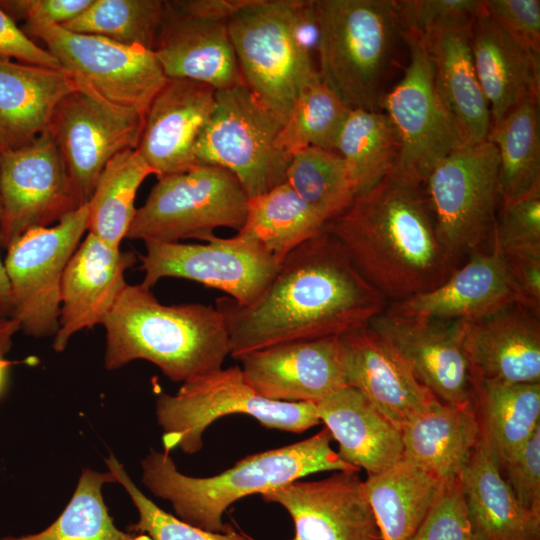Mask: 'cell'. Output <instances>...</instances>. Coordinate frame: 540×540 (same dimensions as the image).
<instances>
[{"mask_svg": "<svg viewBox=\"0 0 540 540\" xmlns=\"http://www.w3.org/2000/svg\"><path fill=\"white\" fill-rule=\"evenodd\" d=\"M386 300L323 229L285 257L255 302L240 305L222 296L215 307L226 323L229 355L238 359L265 347L366 327L386 309Z\"/></svg>", "mask_w": 540, "mask_h": 540, "instance_id": "6da1fadb", "label": "cell"}, {"mask_svg": "<svg viewBox=\"0 0 540 540\" xmlns=\"http://www.w3.org/2000/svg\"><path fill=\"white\" fill-rule=\"evenodd\" d=\"M422 187L389 173L324 226L362 277L393 302L439 286L458 265L437 236Z\"/></svg>", "mask_w": 540, "mask_h": 540, "instance_id": "7a4b0ae2", "label": "cell"}, {"mask_svg": "<svg viewBox=\"0 0 540 540\" xmlns=\"http://www.w3.org/2000/svg\"><path fill=\"white\" fill-rule=\"evenodd\" d=\"M103 326L108 370L142 359L184 383L222 368L230 354L226 323L216 307L164 305L142 283L126 285Z\"/></svg>", "mask_w": 540, "mask_h": 540, "instance_id": "3957f363", "label": "cell"}, {"mask_svg": "<svg viewBox=\"0 0 540 540\" xmlns=\"http://www.w3.org/2000/svg\"><path fill=\"white\" fill-rule=\"evenodd\" d=\"M327 428L294 444L247 456L211 477L178 471L168 452L151 450L142 461V480L156 496L171 502L179 519L210 532L231 528L223 522L227 508L253 494H264L322 471L360 469L344 462L331 448Z\"/></svg>", "mask_w": 540, "mask_h": 540, "instance_id": "277c9868", "label": "cell"}, {"mask_svg": "<svg viewBox=\"0 0 540 540\" xmlns=\"http://www.w3.org/2000/svg\"><path fill=\"white\" fill-rule=\"evenodd\" d=\"M318 74L350 109L380 111L397 42L394 0H314Z\"/></svg>", "mask_w": 540, "mask_h": 540, "instance_id": "5b68a950", "label": "cell"}, {"mask_svg": "<svg viewBox=\"0 0 540 540\" xmlns=\"http://www.w3.org/2000/svg\"><path fill=\"white\" fill-rule=\"evenodd\" d=\"M244 414L267 428L302 433L321 423L317 406L310 402H281L257 394L238 366L220 368L182 384L175 395L161 394L156 401L158 424L166 452L180 448L198 452L204 431L217 419Z\"/></svg>", "mask_w": 540, "mask_h": 540, "instance_id": "8992f818", "label": "cell"}, {"mask_svg": "<svg viewBox=\"0 0 540 540\" xmlns=\"http://www.w3.org/2000/svg\"><path fill=\"white\" fill-rule=\"evenodd\" d=\"M249 197L228 170L207 164L158 177L144 204L137 208L128 239L180 242L207 241L214 230L242 229Z\"/></svg>", "mask_w": 540, "mask_h": 540, "instance_id": "52a82bcc", "label": "cell"}, {"mask_svg": "<svg viewBox=\"0 0 540 540\" xmlns=\"http://www.w3.org/2000/svg\"><path fill=\"white\" fill-rule=\"evenodd\" d=\"M499 158L489 140L439 160L424 181L437 236L458 264L492 242L500 199Z\"/></svg>", "mask_w": 540, "mask_h": 540, "instance_id": "ba28073f", "label": "cell"}, {"mask_svg": "<svg viewBox=\"0 0 540 540\" xmlns=\"http://www.w3.org/2000/svg\"><path fill=\"white\" fill-rule=\"evenodd\" d=\"M283 122L241 84L216 91L214 111L196 147L198 164L230 171L249 198L285 181L291 156L277 146Z\"/></svg>", "mask_w": 540, "mask_h": 540, "instance_id": "9c48e42d", "label": "cell"}, {"mask_svg": "<svg viewBox=\"0 0 540 540\" xmlns=\"http://www.w3.org/2000/svg\"><path fill=\"white\" fill-rule=\"evenodd\" d=\"M227 26L245 86L284 123L303 88L319 78L291 35L287 0H253Z\"/></svg>", "mask_w": 540, "mask_h": 540, "instance_id": "30bf717a", "label": "cell"}, {"mask_svg": "<svg viewBox=\"0 0 540 540\" xmlns=\"http://www.w3.org/2000/svg\"><path fill=\"white\" fill-rule=\"evenodd\" d=\"M87 227L85 204L53 226L26 231L6 249L12 318L26 335H56L63 273Z\"/></svg>", "mask_w": 540, "mask_h": 540, "instance_id": "8fae6325", "label": "cell"}, {"mask_svg": "<svg viewBox=\"0 0 540 540\" xmlns=\"http://www.w3.org/2000/svg\"><path fill=\"white\" fill-rule=\"evenodd\" d=\"M21 30L41 40L62 68L116 105L146 113L167 81L152 50L71 32L60 25L23 24Z\"/></svg>", "mask_w": 540, "mask_h": 540, "instance_id": "7c38bea8", "label": "cell"}, {"mask_svg": "<svg viewBox=\"0 0 540 540\" xmlns=\"http://www.w3.org/2000/svg\"><path fill=\"white\" fill-rule=\"evenodd\" d=\"M140 256L144 286L162 278H182L218 289L240 305H250L265 291L280 263L255 239L237 233L216 235L204 244L145 241Z\"/></svg>", "mask_w": 540, "mask_h": 540, "instance_id": "4fadbf2b", "label": "cell"}, {"mask_svg": "<svg viewBox=\"0 0 540 540\" xmlns=\"http://www.w3.org/2000/svg\"><path fill=\"white\" fill-rule=\"evenodd\" d=\"M74 78L77 88L57 105L48 130L85 205L107 163L125 150L137 149L144 114L107 101Z\"/></svg>", "mask_w": 540, "mask_h": 540, "instance_id": "5bb4252c", "label": "cell"}, {"mask_svg": "<svg viewBox=\"0 0 540 540\" xmlns=\"http://www.w3.org/2000/svg\"><path fill=\"white\" fill-rule=\"evenodd\" d=\"M402 36L409 61L403 77L381 102L399 138L390 173L423 186L435 164L463 144L434 90L423 37L411 32Z\"/></svg>", "mask_w": 540, "mask_h": 540, "instance_id": "9a60e30c", "label": "cell"}, {"mask_svg": "<svg viewBox=\"0 0 540 540\" xmlns=\"http://www.w3.org/2000/svg\"><path fill=\"white\" fill-rule=\"evenodd\" d=\"M0 246L50 227L83 206L49 130L16 149H0Z\"/></svg>", "mask_w": 540, "mask_h": 540, "instance_id": "2e32d148", "label": "cell"}, {"mask_svg": "<svg viewBox=\"0 0 540 540\" xmlns=\"http://www.w3.org/2000/svg\"><path fill=\"white\" fill-rule=\"evenodd\" d=\"M388 341L416 377L443 403L473 401V376L464 350V321L391 314L384 310L368 325Z\"/></svg>", "mask_w": 540, "mask_h": 540, "instance_id": "e0dca14e", "label": "cell"}, {"mask_svg": "<svg viewBox=\"0 0 540 540\" xmlns=\"http://www.w3.org/2000/svg\"><path fill=\"white\" fill-rule=\"evenodd\" d=\"M261 497L289 513L295 526L291 540H381L358 472L338 471L318 481L297 480Z\"/></svg>", "mask_w": 540, "mask_h": 540, "instance_id": "ac0fdd59", "label": "cell"}, {"mask_svg": "<svg viewBox=\"0 0 540 540\" xmlns=\"http://www.w3.org/2000/svg\"><path fill=\"white\" fill-rule=\"evenodd\" d=\"M339 345L346 385L359 390L399 430L441 402L369 326L340 336Z\"/></svg>", "mask_w": 540, "mask_h": 540, "instance_id": "d6986e66", "label": "cell"}, {"mask_svg": "<svg viewBox=\"0 0 540 540\" xmlns=\"http://www.w3.org/2000/svg\"><path fill=\"white\" fill-rule=\"evenodd\" d=\"M238 360L251 388L273 401L316 404L346 386L339 337L281 343Z\"/></svg>", "mask_w": 540, "mask_h": 540, "instance_id": "ffe728a7", "label": "cell"}, {"mask_svg": "<svg viewBox=\"0 0 540 540\" xmlns=\"http://www.w3.org/2000/svg\"><path fill=\"white\" fill-rule=\"evenodd\" d=\"M215 104L213 87L167 79L146 110L137 147L157 178L199 165L195 147Z\"/></svg>", "mask_w": 540, "mask_h": 540, "instance_id": "44dd1931", "label": "cell"}, {"mask_svg": "<svg viewBox=\"0 0 540 540\" xmlns=\"http://www.w3.org/2000/svg\"><path fill=\"white\" fill-rule=\"evenodd\" d=\"M136 262L134 252L112 248L88 232L63 273L55 351H63L79 331L103 325L128 284L126 271Z\"/></svg>", "mask_w": 540, "mask_h": 540, "instance_id": "7402d4cb", "label": "cell"}, {"mask_svg": "<svg viewBox=\"0 0 540 540\" xmlns=\"http://www.w3.org/2000/svg\"><path fill=\"white\" fill-rule=\"evenodd\" d=\"M516 304L503 255L492 246L456 268L439 286L394 301L386 311L406 317L444 321H478Z\"/></svg>", "mask_w": 540, "mask_h": 540, "instance_id": "603a6c76", "label": "cell"}, {"mask_svg": "<svg viewBox=\"0 0 540 540\" xmlns=\"http://www.w3.org/2000/svg\"><path fill=\"white\" fill-rule=\"evenodd\" d=\"M153 53L167 78L207 84L216 91L244 84L227 23L193 18L164 1Z\"/></svg>", "mask_w": 540, "mask_h": 540, "instance_id": "cb8c5ba5", "label": "cell"}, {"mask_svg": "<svg viewBox=\"0 0 540 540\" xmlns=\"http://www.w3.org/2000/svg\"><path fill=\"white\" fill-rule=\"evenodd\" d=\"M472 26L443 27L422 36L434 90L463 146L488 140L491 130L489 104L473 62Z\"/></svg>", "mask_w": 540, "mask_h": 540, "instance_id": "d4e9b609", "label": "cell"}, {"mask_svg": "<svg viewBox=\"0 0 540 540\" xmlns=\"http://www.w3.org/2000/svg\"><path fill=\"white\" fill-rule=\"evenodd\" d=\"M463 344L473 378L540 383V317L522 306L465 322Z\"/></svg>", "mask_w": 540, "mask_h": 540, "instance_id": "484cf974", "label": "cell"}, {"mask_svg": "<svg viewBox=\"0 0 540 540\" xmlns=\"http://www.w3.org/2000/svg\"><path fill=\"white\" fill-rule=\"evenodd\" d=\"M471 49L478 81L489 104L491 127L529 98L539 99L540 61L514 41L481 1L472 26Z\"/></svg>", "mask_w": 540, "mask_h": 540, "instance_id": "4316f807", "label": "cell"}, {"mask_svg": "<svg viewBox=\"0 0 540 540\" xmlns=\"http://www.w3.org/2000/svg\"><path fill=\"white\" fill-rule=\"evenodd\" d=\"M77 88L65 69L0 56V149H16L48 130L60 101Z\"/></svg>", "mask_w": 540, "mask_h": 540, "instance_id": "83f0119b", "label": "cell"}, {"mask_svg": "<svg viewBox=\"0 0 540 540\" xmlns=\"http://www.w3.org/2000/svg\"><path fill=\"white\" fill-rule=\"evenodd\" d=\"M316 406L344 462L369 476L403 459L401 431L356 388L341 387Z\"/></svg>", "mask_w": 540, "mask_h": 540, "instance_id": "f1b7e54d", "label": "cell"}, {"mask_svg": "<svg viewBox=\"0 0 540 540\" xmlns=\"http://www.w3.org/2000/svg\"><path fill=\"white\" fill-rule=\"evenodd\" d=\"M460 482L472 526L480 540H540V513L520 503L482 439Z\"/></svg>", "mask_w": 540, "mask_h": 540, "instance_id": "f546056e", "label": "cell"}, {"mask_svg": "<svg viewBox=\"0 0 540 540\" xmlns=\"http://www.w3.org/2000/svg\"><path fill=\"white\" fill-rule=\"evenodd\" d=\"M403 459L441 482L458 478L481 440L473 401L440 402L401 428Z\"/></svg>", "mask_w": 540, "mask_h": 540, "instance_id": "4dcf8cb0", "label": "cell"}, {"mask_svg": "<svg viewBox=\"0 0 540 540\" xmlns=\"http://www.w3.org/2000/svg\"><path fill=\"white\" fill-rule=\"evenodd\" d=\"M481 439L500 470L540 427V383L473 378Z\"/></svg>", "mask_w": 540, "mask_h": 540, "instance_id": "1f68e13d", "label": "cell"}, {"mask_svg": "<svg viewBox=\"0 0 540 540\" xmlns=\"http://www.w3.org/2000/svg\"><path fill=\"white\" fill-rule=\"evenodd\" d=\"M440 484L435 476L405 459L367 476L365 490L381 540H410Z\"/></svg>", "mask_w": 540, "mask_h": 540, "instance_id": "d6a6232c", "label": "cell"}, {"mask_svg": "<svg viewBox=\"0 0 540 540\" xmlns=\"http://www.w3.org/2000/svg\"><path fill=\"white\" fill-rule=\"evenodd\" d=\"M539 99L529 98L491 127L488 140L498 152L501 204L540 187Z\"/></svg>", "mask_w": 540, "mask_h": 540, "instance_id": "836d02e7", "label": "cell"}, {"mask_svg": "<svg viewBox=\"0 0 540 540\" xmlns=\"http://www.w3.org/2000/svg\"><path fill=\"white\" fill-rule=\"evenodd\" d=\"M149 175H155L154 171L137 149L125 150L112 158L87 203V231L119 249L136 214V193Z\"/></svg>", "mask_w": 540, "mask_h": 540, "instance_id": "e575fe53", "label": "cell"}, {"mask_svg": "<svg viewBox=\"0 0 540 540\" xmlns=\"http://www.w3.org/2000/svg\"><path fill=\"white\" fill-rule=\"evenodd\" d=\"M325 222L286 183L249 198L238 232L259 242L281 264L298 246L323 231Z\"/></svg>", "mask_w": 540, "mask_h": 540, "instance_id": "d590c367", "label": "cell"}, {"mask_svg": "<svg viewBox=\"0 0 540 540\" xmlns=\"http://www.w3.org/2000/svg\"><path fill=\"white\" fill-rule=\"evenodd\" d=\"M336 152L346 164L357 196L392 171L399 153L398 134L386 113L350 109L337 139Z\"/></svg>", "mask_w": 540, "mask_h": 540, "instance_id": "8d00e7d4", "label": "cell"}, {"mask_svg": "<svg viewBox=\"0 0 540 540\" xmlns=\"http://www.w3.org/2000/svg\"><path fill=\"white\" fill-rule=\"evenodd\" d=\"M114 482L110 471L84 469L71 500L51 525L35 534L1 540H151L146 534L115 526L102 496L103 485Z\"/></svg>", "mask_w": 540, "mask_h": 540, "instance_id": "74e56055", "label": "cell"}, {"mask_svg": "<svg viewBox=\"0 0 540 540\" xmlns=\"http://www.w3.org/2000/svg\"><path fill=\"white\" fill-rule=\"evenodd\" d=\"M326 223L343 214L356 197L343 158L333 151L308 147L295 152L285 181Z\"/></svg>", "mask_w": 540, "mask_h": 540, "instance_id": "f35d334b", "label": "cell"}, {"mask_svg": "<svg viewBox=\"0 0 540 540\" xmlns=\"http://www.w3.org/2000/svg\"><path fill=\"white\" fill-rule=\"evenodd\" d=\"M350 108L320 77L303 88L284 122L277 146L292 155L308 147L336 152V143Z\"/></svg>", "mask_w": 540, "mask_h": 540, "instance_id": "ab89813d", "label": "cell"}, {"mask_svg": "<svg viewBox=\"0 0 540 540\" xmlns=\"http://www.w3.org/2000/svg\"><path fill=\"white\" fill-rule=\"evenodd\" d=\"M161 0H92L66 30L153 50L163 14Z\"/></svg>", "mask_w": 540, "mask_h": 540, "instance_id": "60d3db41", "label": "cell"}, {"mask_svg": "<svg viewBox=\"0 0 540 540\" xmlns=\"http://www.w3.org/2000/svg\"><path fill=\"white\" fill-rule=\"evenodd\" d=\"M106 465L116 482L127 491L138 511V520L127 528L129 532L146 534L151 540H254L232 527L225 532H210L174 517L138 489L115 456L111 455Z\"/></svg>", "mask_w": 540, "mask_h": 540, "instance_id": "b9f144b4", "label": "cell"}, {"mask_svg": "<svg viewBox=\"0 0 540 540\" xmlns=\"http://www.w3.org/2000/svg\"><path fill=\"white\" fill-rule=\"evenodd\" d=\"M492 246L501 254H540V187L501 204Z\"/></svg>", "mask_w": 540, "mask_h": 540, "instance_id": "7bdbcfd3", "label": "cell"}, {"mask_svg": "<svg viewBox=\"0 0 540 540\" xmlns=\"http://www.w3.org/2000/svg\"><path fill=\"white\" fill-rule=\"evenodd\" d=\"M410 540H480L469 517L460 477L441 482Z\"/></svg>", "mask_w": 540, "mask_h": 540, "instance_id": "ee69618b", "label": "cell"}, {"mask_svg": "<svg viewBox=\"0 0 540 540\" xmlns=\"http://www.w3.org/2000/svg\"><path fill=\"white\" fill-rule=\"evenodd\" d=\"M394 3L402 32L424 36L438 28L473 23L481 1L398 0Z\"/></svg>", "mask_w": 540, "mask_h": 540, "instance_id": "f6af8a7d", "label": "cell"}, {"mask_svg": "<svg viewBox=\"0 0 540 540\" xmlns=\"http://www.w3.org/2000/svg\"><path fill=\"white\" fill-rule=\"evenodd\" d=\"M491 17L520 46L540 55V1L486 0Z\"/></svg>", "mask_w": 540, "mask_h": 540, "instance_id": "bcb514c9", "label": "cell"}, {"mask_svg": "<svg viewBox=\"0 0 540 540\" xmlns=\"http://www.w3.org/2000/svg\"><path fill=\"white\" fill-rule=\"evenodd\" d=\"M520 503L540 513V427L501 469Z\"/></svg>", "mask_w": 540, "mask_h": 540, "instance_id": "7dc6e473", "label": "cell"}, {"mask_svg": "<svg viewBox=\"0 0 540 540\" xmlns=\"http://www.w3.org/2000/svg\"><path fill=\"white\" fill-rule=\"evenodd\" d=\"M92 0H8L0 7L17 23L63 25L83 12Z\"/></svg>", "mask_w": 540, "mask_h": 540, "instance_id": "c3c4849f", "label": "cell"}, {"mask_svg": "<svg viewBox=\"0 0 540 540\" xmlns=\"http://www.w3.org/2000/svg\"><path fill=\"white\" fill-rule=\"evenodd\" d=\"M516 304L540 317V254H502Z\"/></svg>", "mask_w": 540, "mask_h": 540, "instance_id": "681fc988", "label": "cell"}, {"mask_svg": "<svg viewBox=\"0 0 540 540\" xmlns=\"http://www.w3.org/2000/svg\"><path fill=\"white\" fill-rule=\"evenodd\" d=\"M0 56L38 66L62 68L59 61L28 37L1 7Z\"/></svg>", "mask_w": 540, "mask_h": 540, "instance_id": "f907efd6", "label": "cell"}, {"mask_svg": "<svg viewBox=\"0 0 540 540\" xmlns=\"http://www.w3.org/2000/svg\"><path fill=\"white\" fill-rule=\"evenodd\" d=\"M288 23L297 47L314 60L320 41V28L314 0H287Z\"/></svg>", "mask_w": 540, "mask_h": 540, "instance_id": "816d5d0a", "label": "cell"}, {"mask_svg": "<svg viewBox=\"0 0 540 540\" xmlns=\"http://www.w3.org/2000/svg\"><path fill=\"white\" fill-rule=\"evenodd\" d=\"M253 0H174L171 4L184 14L210 22L227 23Z\"/></svg>", "mask_w": 540, "mask_h": 540, "instance_id": "f5cc1de1", "label": "cell"}, {"mask_svg": "<svg viewBox=\"0 0 540 540\" xmlns=\"http://www.w3.org/2000/svg\"><path fill=\"white\" fill-rule=\"evenodd\" d=\"M12 318L11 288L8 275L0 259V319Z\"/></svg>", "mask_w": 540, "mask_h": 540, "instance_id": "db71d44e", "label": "cell"}, {"mask_svg": "<svg viewBox=\"0 0 540 540\" xmlns=\"http://www.w3.org/2000/svg\"><path fill=\"white\" fill-rule=\"evenodd\" d=\"M20 331V324L15 318L0 319V354H7L13 344L14 335Z\"/></svg>", "mask_w": 540, "mask_h": 540, "instance_id": "11a10c76", "label": "cell"}, {"mask_svg": "<svg viewBox=\"0 0 540 540\" xmlns=\"http://www.w3.org/2000/svg\"><path fill=\"white\" fill-rule=\"evenodd\" d=\"M18 362L9 361L0 354V397L4 394L8 383L10 368Z\"/></svg>", "mask_w": 540, "mask_h": 540, "instance_id": "9f6ffc18", "label": "cell"}, {"mask_svg": "<svg viewBox=\"0 0 540 540\" xmlns=\"http://www.w3.org/2000/svg\"><path fill=\"white\" fill-rule=\"evenodd\" d=\"M1 217H2V205H1V199H0V220H1Z\"/></svg>", "mask_w": 540, "mask_h": 540, "instance_id": "6f0895ef", "label": "cell"}]
</instances>
